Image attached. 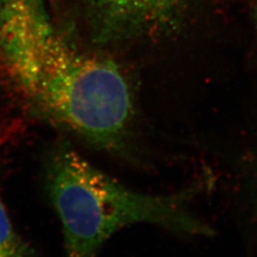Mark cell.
<instances>
[{"label":"cell","instance_id":"cell-4","mask_svg":"<svg viewBox=\"0 0 257 257\" xmlns=\"http://www.w3.org/2000/svg\"><path fill=\"white\" fill-rule=\"evenodd\" d=\"M0 257H34L32 250L13 229L0 198Z\"/></svg>","mask_w":257,"mask_h":257},{"label":"cell","instance_id":"cell-1","mask_svg":"<svg viewBox=\"0 0 257 257\" xmlns=\"http://www.w3.org/2000/svg\"><path fill=\"white\" fill-rule=\"evenodd\" d=\"M0 73L38 118L121 160H139L127 79L114 62L69 41L45 0H0Z\"/></svg>","mask_w":257,"mask_h":257},{"label":"cell","instance_id":"cell-5","mask_svg":"<svg viewBox=\"0 0 257 257\" xmlns=\"http://www.w3.org/2000/svg\"><path fill=\"white\" fill-rule=\"evenodd\" d=\"M252 193H251V222L253 228L257 232V156L253 168V177H252Z\"/></svg>","mask_w":257,"mask_h":257},{"label":"cell","instance_id":"cell-6","mask_svg":"<svg viewBox=\"0 0 257 257\" xmlns=\"http://www.w3.org/2000/svg\"><path fill=\"white\" fill-rule=\"evenodd\" d=\"M252 5H256L257 6V0H252Z\"/></svg>","mask_w":257,"mask_h":257},{"label":"cell","instance_id":"cell-3","mask_svg":"<svg viewBox=\"0 0 257 257\" xmlns=\"http://www.w3.org/2000/svg\"><path fill=\"white\" fill-rule=\"evenodd\" d=\"M94 41L116 44L175 30L198 0H77Z\"/></svg>","mask_w":257,"mask_h":257},{"label":"cell","instance_id":"cell-2","mask_svg":"<svg viewBox=\"0 0 257 257\" xmlns=\"http://www.w3.org/2000/svg\"><path fill=\"white\" fill-rule=\"evenodd\" d=\"M44 178L62 223L66 257H95L113 233L139 223L189 235L212 234L190 211L199 185L168 195L139 193L92 166L66 140L47 151Z\"/></svg>","mask_w":257,"mask_h":257}]
</instances>
